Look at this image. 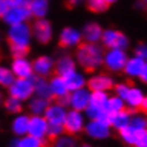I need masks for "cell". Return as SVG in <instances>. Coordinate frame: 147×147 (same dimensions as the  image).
I'll return each mask as SVG.
<instances>
[{
    "label": "cell",
    "mask_w": 147,
    "mask_h": 147,
    "mask_svg": "<svg viewBox=\"0 0 147 147\" xmlns=\"http://www.w3.org/2000/svg\"><path fill=\"white\" fill-rule=\"evenodd\" d=\"M6 37L9 42L10 53L13 57L17 56H26L30 49L33 37V30L29 23H22V24H14L9 26L6 32Z\"/></svg>",
    "instance_id": "cell-1"
},
{
    "label": "cell",
    "mask_w": 147,
    "mask_h": 147,
    "mask_svg": "<svg viewBox=\"0 0 147 147\" xmlns=\"http://www.w3.org/2000/svg\"><path fill=\"white\" fill-rule=\"evenodd\" d=\"M104 51L103 46L100 43H86L83 42L77 49L74 59L77 61V66H80L86 71H94L103 66V59H104Z\"/></svg>",
    "instance_id": "cell-2"
},
{
    "label": "cell",
    "mask_w": 147,
    "mask_h": 147,
    "mask_svg": "<svg viewBox=\"0 0 147 147\" xmlns=\"http://www.w3.org/2000/svg\"><path fill=\"white\" fill-rule=\"evenodd\" d=\"M129 60V56L126 50L121 49H106L103 66L107 69V71L111 73H121L126 67V63Z\"/></svg>",
    "instance_id": "cell-3"
},
{
    "label": "cell",
    "mask_w": 147,
    "mask_h": 147,
    "mask_svg": "<svg viewBox=\"0 0 147 147\" xmlns=\"http://www.w3.org/2000/svg\"><path fill=\"white\" fill-rule=\"evenodd\" d=\"M7 94L19 98L22 101H29L34 96V80L33 79H14V82L7 87Z\"/></svg>",
    "instance_id": "cell-4"
},
{
    "label": "cell",
    "mask_w": 147,
    "mask_h": 147,
    "mask_svg": "<svg viewBox=\"0 0 147 147\" xmlns=\"http://www.w3.org/2000/svg\"><path fill=\"white\" fill-rule=\"evenodd\" d=\"M101 46L104 49H121L126 50L130 46V40L129 37L116 29H106L103 32V37H101Z\"/></svg>",
    "instance_id": "cell-5"
},
{
    "label": "cell",
    "mask_w": 147,
    "mask_h": 147,
    "mask_svg": "<svg viewBox=\"0 0 147 147\" xmlns=\"http://www.w3.org/2000/svg\"><path fill=\"white\" fill-rule=\"evenodd\" d=\"M111 126L109 120H87L84 133L89 139L103 142L111 136Z\"/></svg>",
    "instance_id": "cell-6"
},
{
    "label": "cell",
    "mask_w": 147,
    "mask_h": 147,
    "mask_svg": "<svg viewBox=\"0 0 147 147\" xmlns=\"http://www.w3.org/2000/svg\"><path fill=\"white\" fill-rule=\"evenodd\" d=\"M86 123H87V117H86L84 111L69 109L67 116H66V120H64V130H66L67 134L77 136L82 131H84Z\"/></svg>",
    "instance_id": "cell-7"
},
{
    "label": "cell",
    "mask_w": 147,
    "mask_h": 147,
    "mask_svg": "<svg viewBox=\"0 0 147 147\" xmlns=\"http://www.w3.org/2000/svg\"><path fill=\"white\" fill-rule=\"evenodd\" d=\"M10 70L13 71L16 79H33L34 70H33V61L29 60L26 56H17L13 57L10 63Z\"/></svg>",
    "instance_id": "cell-8"
},
{
    "label": "cell",
    "mask_w": 147,
    "mask_h": 147,
    "mask_svg": "<svg viewBox=\"0 0 147 147\" xmlns=\"http://www.w3.org/2000/svg\"><path fill=\"white\" fill-rule=\"evenodd\" d=\"M59 43L64 49H77L83 43L82 30H79L73 26L63 27L59 33Z\"/></svg>",
    "instance_id": "cell-9"
},
{
    "label": "cell",
    "mask_w": 147,
    "mask_h": 147,
    "mask_svg": "<svg viewBox=\"0 0 147 147\" xmlns=\"http://www.w3.org/2000/svg\"><path fill=\"white\" fill-rule=\"evenodd\" d=\"M116 86V82L113 79L111 74L109 73H104V71H100V73H94L93 76L89 77V82H87V87L92 90V92H111Z\"/></svg>",
    "instance_id": "cell-10"
},
{
    "label": "cell",
    "mask_w": 147,
    "mask_h": 147,
    "mask_svg": "<svg viewBox=\"0 0 147 147\" xmlns=\"http://www.w3.org/2000/svg\"><path fill=\"white\" fill-rule=\"evenodd\" d=\"M92 100V90L89 87H83L74 92H70L67 97V107L79 111H84Z\"/></svg>",
    "instance_id": "cell-11"
},
{
    "label": "cell",
    "mask_w": 147,
    "mask_h": 147,
    "mask_svg": "<svg viewBox=\"0 0 147 147\" xmlns=\"http://www.w3.org/2000/svg\"><path fill=\"white\" fill-rule=\"evenodd\" d=\"M33 37L40 45H47L53 39V26L49 20L45 19H36V22L32 26Z\"/></svg>",
    "instance_id": "cell-12"
},
{
    "label": "cell",
    "mask_w": 147,
    "mask_h": 147,
    "mask_svg": "<svg viewBox=\"0 0 147 147\" xmlns=\"http://www.w3.org/2000/svg\"><path fill=\"white\" fill-rule=\"evenodd\" d=\"M32 17L30 10L26 6H16V7H9L6 14L1 17L3 22L7 26H14V24H22V23H27L29 19Z\"/></svg>",
    "instance_id": "cell-13"
},
{
    "label": "cell",
    "mask_w": 147,
    "mask_h": 147,
    "mask_svg": "<svg viewBox=\"0 0 147 147\" xmlns=\"http://www.w3.org/2000/svg\"><path fill=\"white\" fill-rule=\"evenodd\" d=\"M29 134L46 142L49 139V121L45 116H30V124H29Z\"/></svg>",
    "instance_id": "cell-14"
},
{
    "label": "cell",
    "mask_w": 147,
    "mask_h": 147,
    "mask_svg": "<svg viewBox=\"0 0 147 147\" xmlns=\"http://www.w3.org/2000/svg\"><path fill=\"white\" fill-rule=\"evenodd\" d=\"M33 70H34V76L49 77L56 70V61L51 56H47V54L37 56L33 60Z\"/></svg>",
    "instance_id": "cell-15"
},
{
    "label": "cell",
    "mask_w": 147,
    "mask_h": 147,
    "mask_svg": "<svg viewBox=\"0 0 147 147\" xmlns=\"http://www.w3.org/2000/svg\"><path fill=\"white\" fill-rule=\"evenodd\" d=\"M67 111H69L67 106H64L59 101H54V103H50V106L45 113V117L47 119L49 124H63L64 126Z\"/></svg>",
    "instance_id": "cell-16"
},
{
    "label": "cell",
    "mask_w": 147,
    "mask_h": 147,
    "mask_svg": "<svg viewBox=\"0 0 147 147\" xmlns=\"http://www.w3.org/2000/svg\"><path fill=\"white\" fill-rule=\"evenodd\" d=\"M50 83V89H51V94L53 98L56 100H61V98H67V96L70 94V90L67 87V83L64 80L63 76L54 74L49 79Z\"/></svg>",
    "instance_id": "cell-17"
},
{
    "label": "cell",
    "mask_w": 147,
    "mask_h": 147,
    "mask_svg": "<svg viewBox=\"0 0 147 147\" xmlns=\"http://www.w3.org/2000/svg\"><path fill=\"white\" fill-rule=\"evenodd\" d=\"M103 29L96 22H89L83 26L82 34H83V42L86 43H100L103 37Z\"/></svg>",
    "instance_id": "cell-18"
},
{
    "label": "cell",
    "mask_w": 147,
    "mask_h": 147,
    "mask_svg": "<svg viewBox=\"0 0 147 147\" xmlns=\"http://www.w3.org/2000/svg\"><path fill=\"white\" fill-rule=\"evenodd\" d=\"M144 66H146V60H143L142 57H139V56L134 54V56L129 57L123 73L127 77H130V79H140Z\"/></svg>",
    "instance_id": "cell-19"
},
{
    "label": "cell",
    "mask_w": 147,
    "mask_h": 147,
    "mask_svg": "<svg viewBox=\"0 0 147 147\" xmlns=\"http://www.w3.org/2000/svg\"><path fill=\"white\" fill-rule=\"evenodd\" d=\"M29 124H30V116H27L24 113H19L13 117V120L10 123V130L16 137L26 136V134H29Z\"/></svg>",
    "instance_id": "cell-20"
},
{
    "label": "cell",
    "mask_w": 147,
    "mask_h": 147,
    "mask_svg": "<svg viewBox=\"0 0 147 147\" xmlns=\"http://www.w3.org/2000/svg\"><path fill=\"white\" fill-rule=\"evenodd\" d=\"M144 97H146V93L143 92L142 87H139V86H130L129 93L124 97L127 109H130V110L142 109V104L144 101Z\"/></svg>",
    "instance_id": "cell-21"
},
{
    "label": "cell",
    "mask_w": 147,
    "mask_h": 147,
    "mask_svg": "<svg viewBox=\"0 0 147 147\" xmlns=\"http://www.w3.org/2000/svg\"><path fill=\"white\" fill-rule=\"evenodd\" d=\"M130 120H131V113L127 109L117 111V113H111L109 116V123H110L111 129L116 131H120V130L126 129L127 126H130Z\"/></svg>",
    "instance_id": "cell-22"
},
{
    "label": "cell",
    "mask_w": 147,
    "mask_h": 147,
    "mask_svg": "<svg viewBox=\"0 0 147 147\" xmlns=\"http://www.w3.org/2000/svg\"><path fill=\"white\" fill-rule=\"evenodd\" d=\"M76 69H77V61H76L74 57H71L69 54H63V56H60L56 60V70L54 71L59 76H63L64 77L66 74L71 73Z\"/></svg>",
    "instance_id": "cell-23"
},
{
    "label": "cell",
    "mask_w": 147,
    "mask_h": 147,
    "mask_svg": "<svg viewBox=\"0 0 147 147\" xmlns=\"http://www.w3.org/2000/svg\"><path fill=\"white\" fill-rule=\"evenodd\" d=\"M64 80H66L67 87H69L70 92H74V90L87 87V82H89V79L84 76V73L83 71H79L77 69L73 70L71 73L66 74L64 76Z\"/></svg>",
    "instance_id": "cell-24"
},
{
    "label": "cell",
    "mask_w": 147,
    "mask_h": 147,
    "mask_svg": "<svg viewBox=\"0 0 147 147\" xmlns=\"http://www.w3.org/2000/svg\"><path fill=\"white\" fill-rule=\"evenodd\" d=\"M50 106V100L39 96H33L27 101V109L32 116H45L47 107Z\"/></svg>",
    "instance_id": "cell-25"
},
{
    "label": "cell",
    "mask_w": 147,
    "mask_h": 147,
    "mask_svg": "<svg viewBox=\"0 0 147 147\" xmlns=\"http://www.w3.org/2000/svg\"><path fill=\"white\" fill-rule=\"evenodd\" d=\"M32 17L45 19L49 13V0H32L27 4Z\"/></svg>",
    "instance_id": "cell-26"
},
{
    "label": "cell",
    "mask_w": 147,
    "mask_h": 147,
    "mask_svg": "<svg viewBox=\"0 0 147 147\" xmlns=\"http://www.w3.org/2000/svg\"><path fill=\"white\" fill-rule=\"evenodd\" d=\"M33 80H34V96L47 98V100L53 98L51 89H50V83H49V80H47V77L34 76Z\"/></svg>",
    "instance_id": "cell-27"
},
{
    "label": "cell",
    "mask_w": 147,
    "mask_h": 147,
    "mask_svg": "<svg viewBox=\"0 0 147 147\" xmlns=\"http://www.w3.org/2000/svg\"><path fill=\"white\" fill-rule=\"evenodd\" d=\"M45 142L30 136V134H26V136H20V137H16L11 139L9 142V147H43Z\"/></svg>",
    "instance_id": "cell-28"
},
{
    "label": "cell",
    "mask_w": 147,
    "mask_h": 147,
    "mask_svg": "<svg viewBox=\"0 0 147 147\" xmlns=\"http://www.w3.org/2000/svg\"><path fill=\"white\" fill-rule=\"evenodd\" d=\"M3 109L9 114H14L16 116V114L22 113V110H23V101L7 94V97H4V101H3Z\"/></svg>",
    "instance_id": "cell-29"
},
{
    "label": "cell",
    "mask_w": 147,
    "mask_h": 147,
    "mask_svg": "<svg viewBox=\"0 0 147 147\" xmlns=\"http://www.w3.org/2000/svg\"><path fill=\"white\" fill-rule=\"evenodd\" d=\"M84 114L87 120H109V116H110L107 109H101L93 104H89V107L84 110Z\"/></svg>",
    "instance_id": "cell-30"
},
{
    "label": "cell",
    "mask_w": 147,
    "mask_h": 147,
    "mask_svg": "<svg viewBox=\"0 0 147 147\" xmlns=\"http://www.w3.org/2000/svg\"><path fill=\"white\" fill-rule=\"evenodd\" d=\"M126 107H127V106H126V101H124L123 98L119 97L117 94H110L109 101H107V106H106L109 114H111V113H117V111H121V110H124Z\"/></svg>",
    "instance_id": "cell-31"
},
{
    "label": "cell",
    "mask_w": 147,
    "mask_h": 147,
    "mask_svg": "<svg viewBox=\"0 0 147 147\" xmlns=\"http://www.w3.org/2000/svg\"><path fill=\"white\" fill-rule=\"evenodd\" d=\"M136 134H137V130H134L131 126H127L126 129L119 131L120 140L126 146H131V147H134V144H136Z\"/></svg>",
    "instance_id": "cell-32"
},
{
    "label": "cell",
    "mask_w": 147,
    "mask_h": 147,
    "mask_svg": "<svg viewBox=\"0 0 147 147\" xmlns=\"http://www.w3.org/2000/svg\"><path fill=\"white\" fill-rule=\"evenodd\" d=\"M14 74L13 71L10 70V67L4 66V64H0V87H4L7 89L13 82H14Z\"/></svg>",
    "instance_id": "cell-33"
},
{
    "label": "cell",
    "mask_w": 147,
    "mask_h": 147,
    "mask_svg": "<svg viewBox=\"0 0 147 147\" xmlns=\"http://www.w3.org/2000/svg\"><path fill=\"white\" fill-rule=\"evenodd\" d=\"M51 147H79V144H77V140L74 139V136L64 133L63 136L57 137L53 142V146Z\"/></svg>",
    "instance_id": "cell-34"
},
{
    "label": "cell",
    "mask_w": 147,
    "mask_h": 147,
    "mask_svg": "<svg viewBox=\"0 0 147 147\" xmlns=\"http://www.w3.org/2000/svg\"><path fill=\"white\" fill-rule=\"evenodd\" d=\"M109 97H110V94L106 93V92H92L90 104L97 106V107H101V109H106L107 101H109Z\"/></svg>",
    "instance_id": "cell-35"
},
{
    "label": "cell",
    "mask_w": 147,
    "mask_h": 147,
    "mask_svg": "<svg viewBox=\"0 0 147 147\" xmlns=\"http://www.w3.org/2000/svg\"><path fill=\"white\" fill-rule=\"evenodd\" d=\"M130 126L134 130H147V117L142 113H134L131 114Z\"/></svg>",
    "instance_id": "cell-36"
},
{
    "label": "cell",
    "mask_w": 147,
    "mask_h": 147,
    "mask_svg": "<svg viewBox=\"0 0 147 147\" xmlns=\"http://www.w3.org/2000/svg\"><path fill=\"white\" fill-rule=\"evenodd\" d=\"M87 6L94 13H103L109 7V3L106 0H87Z\"/></svg>",
    "instance_id": "cell-37"
},
{
    "label": "cell",
    "mask_w": 147,
    "mask_h": 147,
    "mask_svg": "<svg viewBox=\"0 0 147 147\" xmlns=\"http://www.w3.org/2000/svg\"><path fill=\"white\" fill-rule=\"evenodd\" d=\"M66 133L63 124H49V139L56 140L57 137L63 136Z\"/></svg>",
    "instance_id": "cell-38"
},
{
    "label": "cell",
    "mask_w": 147,
    "mask_h": 147,
    "mask_svg": "<svg viewBox=\"0 0 147 147\" xmlns=\"http://www.w3.org/2000/svg\"><path fill=\"white\" fill-rule=\"evenodd\" d=\"M129 89H130V84H127V83L121 82V83H116V86H114L113 92H114V94H117L119 97H121L123 100H124V97H126V96H127V93H129Z\"/></svg>",
    "instance_id": "cell-39"
},
{
    "label": "cell",
    "mask_w": 147,
    "mask_h": 147,
    "mask_svg": "<svg viewBox=\"0 0 147 147\" xmlns=\"http://www.w3.org/2000/svg\"><path fill=\"white\" fill-rule=\"evenodd\" d=\"M134 147H147V130H137Z\"/></svg>",
    "instance_id": "cell-40"
},
{
    "label": "cell",
    "mask_w": 147,
    "mask_h": 147,
    "mask_svg": "<svg viewBox=\"0 0 147 147\" xmlns=\"http://www.w3.org/2000/svg\"><path fill=\"white\" fill-rule=\"evenodd\" d=\"M134 54L147 61V45H139L136 47V50H134Z\"/></svg>",
    "instance_id": "cell-41"
},
{
    "label": "cell",
    "mask_w": 147,
    "mask_h": 147,
    "mask_svg": "<svg viewBox=\"0 0 147 147\" xmlns=\"http://www.w3.org/2000/svg\"><path fill=\"white\" fill-rule=\"evenodd\" d=\"M9 7H16V6H26L27 0H6Z\"/></svg>",
    "instance_id": "cell-42"
},
{
    "label": "cell",
    "mask_w": 147,
    "mask_h": 147,
    "mask_svg": "<svg viewBox=\"0 0 147 147\" xmlns=\"http://www.w3.org/2000/svg\"><path fill=\"white\" fill-rule=\"evenodd\" d=\"M7 9H9L7 1H6V0H0V17H3V16L6 14Z\"/></svg>",
    "instance_id": "cell-43"
},
{
    "label": "cell",
    "mask_w": 147,
    "mask_h": 147,
    "mask_svg": "<svg viewBox=\"0 0 147 147\" xmlns=\"http://www.w3.org/2000/svg\"><path fill=\"white\" fill-rule=\"evenodd\" d=\"M140 80H142L143 83H146L147 84V61H146L144 69H143V73H142V76H140Z\"/></svg>",
    "instance_id": "cell-44"
},
{
    "label": "cell",
    "mask_w": 147,
    "mask_h": 147,
    "mask_svg": "<svg viewBox=\"0 0 147 147\" xmlns=\"http://www.w3.org/2000/svg\"><path fill=\"white\" fill-rule=\"evenodd\" d=\"M82 3H83V0H69V4H71V6H79Z\"/></svg>",
    "instance_id": "cell-45"
},
{
    "label": "cell",
    "mask_w": 147,
    "mask_h": 147,
    "mask_svg": "<svg viewBox=\"0 0 147 147\" xmlns=\"http://www.w3.org/2000/svg\"><path fill=\"white\" fill-rule=\"evenodd\" d=\"M142 109L144 110L147 113V94H146V97H144V101H143V104H142Z\"/></svg>",
    "instance_id": "cell-46"
},
{
    "label": "cell",
    "mask_w": 147,
    "mask_h": 147,
    "mask_svg": "<svg viewBox=\"0 0 147 147\" xmlns=\"http://www.w3.org/2000/svg\"><path fill=\"white\" fill-rule=\"evenodd\" d=\"M3 101H4V97H3V93L0 92V107H3Z\"/></svg>",
    "instance_id": "cell-47"
},
{
    "label": "cell",
    "mask_w": 147,
    "mask_h": 147,
    "mask_svg": "<svg viewBox=\"0 0 147 147\" xmlns=\"http://www.w3.org/2000/svg\"><path fill=\"white\" fill-rule=\"evenodd\" d=\"M79 147H94L93 144H90V143H83V144H80Z\"/></svg>",
    "instance_id": "cell-48"
},
{
    "label": "cell",
    "mask_w": 147,
    "mask_h": 147,
    "mask_svg": "<svg viewBox=\"0 0 147 147\" xmlns=\"http://www.w3.org/2000/svg\"><path fill=\"white\" fill-rule=\"evenodd\" d=\"M106 1H107V3H109V4H113V3H116V1H117V0H106Z\"/></svg>",
    "instance_id": "cell-49"
},
{
    "label": "cell",
    "mask_w": 147,
    "mask_h": 147,
    "mask_svg": "<svg viewBox=\"0 0 147 147\" xmlns=\"http://www.w3.org/2000/svg\"><path fill=\"white\" fill-rule=\"evenodd\" d=\"M1 42H3V36H1V33H0V46H1Z\"/></svg>",
    "instance_id": "cell-50"
},
{
    "label": "cell",
    "mask_w": 147,
    "mask_h": 147,
    "mask_svg": "<svg viewBox=\"0 0 147 147\" xmlns=\"http://www.w3.org/2000/svg\"><path fill=\"white\" fill-rule=\"evenodd\" d=\"M143 3H144V4H146V6H147V0H143Z\"/></svg>",
    "instance_id": "cell-51"
},
{
    "label": "cell",
    "mask_w": 147,
    "mask_h": 147,
    "mask_svg": "<svg viewBox=\"0 0 147 147\" xmlns=\"http://www.w3.org/2000/svg\"><path fill=\"white\" fill-rule=\"evenodd\" d=\"M29 1H32V0H27V4H29Z\"/></svg>",
    "instance_id": "cell-52"
},
{
    "label": "cell",
    "mask_w": 147,
    "mask_h": 147,
    "mask_svg": "<svg viewBox=\"0 0 147 147\" xmlns=\"http://www.w3.org/2000/svg\"><path fill=\"white\" fill-rule=\"evenodd\" d=\"M126 147H131V146H126Z\"/></svg>",
    "instance_id": "cell-53"
}]
</instances>
